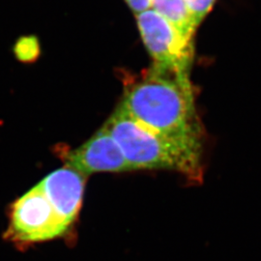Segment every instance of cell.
<instances>
[{
	"mask_svg": "<svg viewBox=\"0 0 261 261\" xmlns=\"http://www.w3.org/2000/svg\"><path fill=\"white\" fill-rule=\"evenodd\" d=\"M15 56L22 63H32L40 56V44L36 37L25 36L19 39L14 47Z\"/></svg>",
	"mask_w": 261,
	"mask_h": 261,
	"instance_id": "8",
	"label": "cell"
},
{
	"mask_svg": "<svg viewBox=\"0 0 261 261\" xmlns=\"http://www.w3.org/2000/svg\"><path fill=\"white\" fill-rule=\"evenodd\" d=\"M151 1L152 0H125L136 16L151 9Z\"/></svg>",
	"mask_w": 261,
	"mask_h": 261,
	"instance_id": "10",
	"label": "cell"
},
{
	"mask_svg": "<svg viewBox=\"0 0 261 261\" xmlns=\"http://www.w3.org/2000/svg\"><path fill=\"white\" fill-rule=\"evenodd\" d=\"M86 177L68 166L47 174L38 185L56 214L70 229L75 224L84 202Z\"/></svg>",
	"mask_w": 261,
	"mask_h": 261,
	"instance_id": "6",
	"label": "cell"
},
{
	"mask_svg": "<svg viewBox=\"0 0 261 261\" xmlns=\"http://www.w3.org/2000/svg\"><path fill=\"white\" fill-rule=\"evenodd\" d=\"M118 108L151 130L168 135L201 134L188 73L153 65L126 89Z\"/></svg>",
	"mask_w": 261,
	"mask_h": 261,
	"instance_id": "1",
	"label": "cell"
},
{
	"mask_svg": "<svg viewBox=\"0 0 261 261\" xmlns=\"http://www.w3.org/2000/svg\"><path fill=\"white\" fill-rule=\"evenodd\" d=\"M65 166L88 176L93 173L133 171L118 143L103 125L81 146L64 155Z\"/></svg>",
	"mask_w": 261,
	"mask_h": 261,
	"instance_id": "5",
	"label": "cell"
},
{
	"mask_svg": "<svg viewBox=\"0 0 261 261\" xmlns=\"http://www.w3.org/2000/svg\"><path fill=\"white\" fill-rule=\"evenodd\" d=\"M136 17L140 35L154 65L189 74L194 58L193 39L184 36L152 9Z\"/></svg>",
	"mask_w": 261,
	"mask_h": 261,
	"instance_id": "4",
	"label": "cell"
},
{
	"mask_svg": "<svg viewBox=\"0 0 261 261\" xmlns=\"http://www.w3.org/2000/svg\"><path fill=\"white\" fill-rule=\"evenodd\" d=\"M69 231L39 185L31 188L10 207L5 237L18 244L46 242Z\"/></svg>",
	"mask_w": 261,
	"mask_h": 261,
	"instance_id": "3",
	"label": "cell"
},
{
	"mask_svg": "<svg viewBox=\"0 0 261 261\" xmlns=\"http://www.w3.org/2000/svg\"><path fill=\"white\" fill-rule=\"evenodd\" d=\"M196 28L214 6L216 0H185Z\"/></svg>",
	"mask_w": 261,
	"mask_h": 261,
	"instance_id": "9",
	"label": "cell"
},
{
	"mask_svg": "<svg viewBox=\"0 0 261 261\" xmlns=\"http://www.w3.org/2000/svg\"><path fill=\"white\" fill-rule=\"evenodd\" d=\"M151 9L167 19L184 36L193 39L196 25L185 0H152Z\"/></svg>",
	"mask_w": 261,
	"mask_h": 261,
	"instance_id": "7",
	"label": "cell"
},
{
	"mask_svg": "<svg viewBox=\"0 0 261 261\" xmlns=\"http://www.w3.org/2000/svg\"><path fill=\"white\" fill-rule=\"evenodd\" d=\"M133 171L169 170L188 180L203 176L201 134L168 135L141 125L118 107L103 124Z\"/></svg>",
	"mask_w": 261,
	"mask_h": 261,
	"instance_id": "2",
	"label": "cell"
}]
</instances>
